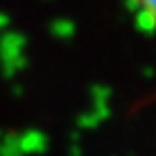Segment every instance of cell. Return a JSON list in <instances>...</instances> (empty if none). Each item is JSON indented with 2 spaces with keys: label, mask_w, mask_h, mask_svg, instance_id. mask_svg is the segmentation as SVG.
<instances>
[{
  "label": "cell",
  "mask_w": 156,
  "mask_h": 156,
  "mask_svg": "<svg viewBox=\"0 0 156 156\" xmlns=\"http://www.w3.org/2000/svg\"><path fill=\"white\" fill-rule=\"evenodd\" d=\"M132 15L139 20V24L156 35V0H126Z\"/></svg>",
  "instance_id": "cell-1"
}]
</instances>
